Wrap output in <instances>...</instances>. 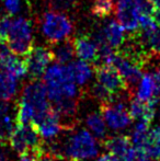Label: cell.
I'll return each instance as SVG.
<instances>
[{
	"label": "cell",
	"instance_id": "6da1fadb",
	"mask_svg": "<svg viewBox=\"0 0 160 161\" xmlns=\"http://www.w3.org/2000/svg\"><path fill=\"white\" fill-rule=\"evenodd\" d=\"M54 153L62 156L64 159L75 161H89L93 160L101 153V142L96 136H93L87 128L71 129L62 144L52 142Z\"/></svg>",
	"mask_w": 160,
	"mask_h": 161
},
{
	"label": "cell",
	"instance_id": "7a4b0ae2",
	"mask_svg": "<svg viewBox=\"0 0 160 161\" xmlns=\"http://www.w3.org/2000/svg\"><path fill=\"white\" fill-rule=\"evenodd\" d=\"M51 108L46 88L39 79H32L21 91L15 110V122L34 124Z\"/></svg>",
	"mask_w": 160,
	"mask_h": 161
},
{
	"label": "cell",
	"instance_id": "3957f363",
	"mask_svg": "<svg viewBox=\"0 0 160 161\" xmlns=\"http://www.w3.org/2000/svg\"><path fill=\"white\" fill-rule=\"evenodd\" d=\"M43 83L53 105L67 100H77L80 94L79 86L71 78L66 64L56 63L48 66L43 75Z\"/></svg>",
	"mask_w": 160,
	"mask_h": 161
},
{
	"label": "cell",
	"instance_id": "277c9868",
	"mask_svg": "<svg viewBox=\"0 0 160 161\" xmlns=\"http://www.w3.org/2000/svg\"><path fill=\"white\" fill-rule=\"evenodd\" d=\"M124 94L125 93L113 97L101 105L100 113L104 119L108 128L114 133L125 130L133 123Z\"/></svg>",
	"mask_w": 160,
	"mask_h": 161
},
{
	"label": "cell",
	"instance_id": "5b68a950",
	"mask_svg": "<svg viewBox=\"0 0 160 161\" xmlns=\"http://www.w3.org/2000/svg\"><path fill=\"white\" fill-rule=\"evenodd\" d=\"M7 43L12 53L18 56H25L33 47L32 22L23 17L12 18Z\"/></svg>",
	"mask_w": 160,
	"mask_h": 161
},
{
	"label": "cell",
	"instance_id": "8992f818",
	"mask_svg": "<svg viewBox=\"0 0 160 161\" xmlns=\"http://www.w3.org/2000/svg\"><path fill=\"white\" fill-rule=\"evenodd\" d=\"M41 31L48 42L56 43L70 36L74 31V24L64 12L51 10L43 15Z\"/></svg>",
	"mask_w": 160,
	"mask_h": 161
},
{
	"label": "cell",
	"instance_id": "52a82bcc",
	"mask_svg": "<svg viewBox=\"0 0 160 161\" xmlns=\"http://www.w3.org/2000/svg\"><path fill=\"white\" fill-rule=\"evenodd\" d=\"M40 136L33 124L17 123L8 137L9 146L18 155L41 148Z\"/></svg>",
	"mask_w": 160,
	"mask_h": 161
},
{
	"label": "cell",
	"instance_id": "ba28073f",
	"mask_svg": "<svg viewBox=\"0 0 160 161\" xmlns=\"http://www.w3.org/2000/svg\"><path fill=\"white\" fill-rule=\"evenodd\" d=\"M113 66L118 69L128 89L134 90L135 86L144 74V65L136 58L118 49Z\"/></svg>",
	"mask_w": 160,
	"mask_h": 161
},
{
	"label": "cell",
	"instance_id": "9c48e42d",
	"mask_svg": "<svg viewBox=\"0 0 160 161\" xmlns=\"http://www.w3.org/2000/svg\"><path fill=\"white\" fill-rule=\"evenodd\" d=\"M97 82L101 85L112 97L125 93L128 90L125 81L119 74L118 69L113 65L100 64L94 69Z\"/></svg>",
	"mask_w": 160,
	"mask_h": 161
},
{
	"label": "cell",
	"instance_id": "30bf717a",
	"mask_svg": "<svg viewBox=\"0 0 160 161\" xmlns=\"http://www.w3.org/2000/svg\"><path fill=\"white\" fill-rule=\"evenodd\" d=\"M40 138L46 142H55L63 133V119L53 108H51L34 124Z\"/></svg>",
	"mask_w": 160,
	"mask_h": 161
},
{
	"label": "cell",
	"instance_id": "8fae6325",
	"mask_svg": "<svg viewBox=\"0 0 160 161\" xmlns=\"http://www.w3.org/2000/svg\"><path fill=\"white\" fill-rule=\"evenodd\" d=\"M53 59L54 57L51 48L44 46L32 47L24 58L28 76L31 79L41 78Z\"/></svg>",
	"mask_w": 160,
	"mask_h": 161
},
{
	"label": "cell",
	"instance_id": "7c38bea8",
	"mask_svg": "<svg viewBox=\"0 0 160 161\" xmlns=\"http://www.w3.org/2000/svg\"><path fill=\"white\" fill-rule=\"evenodd\" d=\"M116 18L124 30L135 33L138 30L139 12L137 0H118L115 6Z\"/></svg>",
	"mask_w": 160,
	"mask_h": 161
},
{
	"label": "cell",
	"instance_id": "4fadbf2b",
	"mask_svg": "<svg viewBox=\"0 0 160 161\" xmlns=\"http://www.w3.org/2000/svg\"><path fill=\"white\" fill-rule=\"evenodd\" d=\"M96 38L98 44L108 45L118 51L125 42L124 29L119 22L110 20L98 31Z\"/></svg>",
	"mask_w": 160,
	"mask_h": 161
},
{
	"label": "cell",
	"instance_id": "5bb4252c",
	"mask_svg": "<svg viewBox=\"0 0 160 161\" xmlns=\"http://www.w3.org/2000/svg\"><path fill=\"white\" fill-rule=\"evenodd\" d=\"M75 55L88 63H96L99 57V45L88 35H78L73 40Z\"/></svg>",
	"mask_w": 160,
	"mask_h": 161
},
{
	"label": "cell",
	"instance_id": "9a60e30c",
	"mask_svg": "<svg viewBox=\"0 0 160 161\" xmlns=\"http://www.w3.org/2000/svg\"><path fill=\"white\" fill-rule=\"evenodd\" d=\"M127 106L133 121H146L149 123L152 122L156 115L157 108H158V105L156 104L145 103V102L139 101L135 97L130 99Z\"/></svg>",
	"mask_w": 160,
	"mask_h": 161
},
{
	"label": "cell",
	"instance_id": "2e32d148",
	"mask_svg": "<svg viewBox=\"0 0 160 161\" xmlns=\"http://www.w3.org/2000/svg\"><path fill=\"white\" fill-rule=\"evenodd\" d=\"M68 70L70 72L71 78L79 87H85L92 80L94 75V69L91 65L85 60H74L66 64Z\"/></svg>",
	"mask_w": 160,
	"mask_h": 161
},
{
	"label": "cell",
	"instance_id": "e0dca14e",
	"mask_svg": "<svg viewBox=\"0 0 160 161\" xmlns=\"http://www.w3.org/2000/svg\"><path fill=\"white\" fill-rule=\"evenodd\" d=\"M135 97L138 99L139 101L148 102L152 101L155 99H160V97L157 96V90L156 85H155L152 75L147 72V74H143L141 78L135 86Z\"/></svg>",
	"mask_w": 160,
	"mask_h": 161
},
{
	"label": "cell",
	"instance_id": "ac0fdd59",
	"mask_svg": "<svg viewBox=\"0 0 160 161\" xmlns=\"http://www.w3.org/2000/svg\"><path fill=\"white\" fill-rule=\"evenodd\" d=\"M19 79L11 72L0 70V100L10 102L18 96Z\"/></svg>",
	"mask_w": 160,
	"mask_h": 161
},
{
	"label": "cell",
	"instance_id": "d6986e66",
	"mask_svg": "<svg viewBox=\"0 0 160 161\" xmlns=\"http://www.w3.org/2000/svg\"><path fill=\"white\" fill-rule=\"evenodd\" d=\"M104 147L108 153L124 159L125 156L128 153L130 148L133 147L130 139L128 136L125 135H114L107 137L104 139Z\"/></svg>",
	"mask_w": 160,
	"mask_h": 161
},
{
	"label": "cell",
	"instance_id": "ffe728a7",
	"mask_svg": "<svg viewBox=\"0 0 160 161\" xmlns=\"http://www.w3.org/2000/svg\"><path fill=\"white\" fill-rule=\"evenodd\" d=\"M0 65H1L2 69L11 72L19 80L28 76L25 60L18 57V55H15L12 52H9L6 55L0 57Z\"/></svg>",
	"mask_w": 160,
	"mask_h": 161
},
{
	"label": "cell",
	"instance_id": "44dd1931",
	"mask_svg": "<svg viewBox=\"0 0 160 161\" xmlns=\"http://www.w3.org/2000/svg\"><path fill=\"white\" fill-rule=\"evenodd\" d=\"M85 126L99 140H104L108 137L109 128L100 112L89 113L85 119Z\"/></svg>",
	"mask_w": 160,
	"mask_h": 161
},
{
	"label": "cell",
	"instance_id": "7402d4cb",
	"mask_svg": "<svg viewBox=\"0 0 160 161\" xmlns=\"http://www.w3.org/2000/svg\"><path fill=\"white\" fill-rule=\"evenodd\" d=\"M51 49L54 59L59 64H68L69 62L73 60L74 55H75L73 41H70L69 38L53 43Z\"/></svg>",
	"mask_w": 160,
	"mask_h": 161
},
{
	"label": "cell",
	"instance_id": "603a6c76",
	"mask_svg": "<svg viewBox=\"0 0 160 161\" xmlns=\"http://www.w3.org/2000/svg\"><path fill=\"white\" fill-rule=\"evenodd\" d=\"M150 124L152 123L146 121H135V124L133 126L130 135V139L133 147L143 150L144 146H145L146 142H147L149 130L152 128Z\"/></svg>",
	"mask_w": 160,
	"mask_h": 161
},
{
	"label": "cell",
	"instance_id": "cb8c5ba5",
	"mask_svg": "<svg viewBox=\"0 0 160 161\" xmlns=\"http://www.w3.org/2000/svg\"><path fill=\"white\" fill-rule=\"evenodd\" d=\"M143 150L152 159L156 161L160 159V126L150 128L147 142Z\"/></svg>",
	"mask_w": 160,
	"mask_h": 161
},
{
	"label": "cell",
	"instance_id": "d4e9b609",
	"mask_svg": "<svg viewBox=\"0 0 160 161\" xmlns=\"http://www.w3.org/2000/svg\"><path fill=\"white\" fill-rule=\"evenodd\" d=\"M113 0H94L92 4L91 12L98 18H105L114 11Z\"/></svg>",
	"mask_w": 160,
	"mask_h": 161
},
{
	"label": "cell",
	"instance_id": "484cf974",
	"mask_svg": "<svg viewBox=\"0 0 160 161\" xmlns=\"http://www.w3.org/2000/svg\"><path fill=\"white\" fill-rule=\"evenodd\" d=\"M49 7L56 11H69L76 6L77 0H48Z\"/></svg>",
	"mask_w": 160,
	"mask_h": 161
},
{
	"label": "cell",
	"instance_id": "4316f807",
	"mask_svg": "<svg viewBox=\"0 0 160 161\" xmlns=\"http://www.w3.org/2000/svg\"><path fill=\"white\" fill-rule=\"evenodd\" d=\"M3 7L9 15H15L22 10L23 0H3Z\"/></svg>",
	"mask_w": 160,
	"mask_h": 161
},
{
	"label": "cell",
	"instance_id": "83f0119b",
	"mask_svg": "<svg viewBox=\"0 0 160 161\" xmlns=\"http://www.w3.org/2000/svg\"><path fill=\"white\" fill-rule=\"evenodd\" d=\"M40 151L41 148L36 151H28V153H20L18 161H40V157H39Z\"/></svg>",
	"mask_w": 160,
	"mask_h": 161
},
{
	"label": "cell",
	"instance_id": "f1b7e54d",
	"mask_svg": "<svg viewBox=\"0 0 160 161\" xmlns=\"http://www.w3.org/2000/svg\"><path fill=\"white\" fill-rule=\"evenodd\" d=\"M152 75V78H154L155 85H156L157 96L160 97V65L155 67V70Z\"/></svg>",
	"mask_w": 160,
	"mask_h": 161
},
{
	"label": "cell",
	"instance_id": "f546056e",
	"mask_svg": "<svg viewBox=\"0 0 160 161\" xmlns=\"http://www.w3.org/2000/svg\"><path fill=\"white\" fill-rule=\"evenodd\" d=\"M11 113V106L9 104V102L0 100V119L3 117L4 115L10 114Z\"/></svg>",
	"mask_w": 160,
	"mask_h": 161
},
{
	"label": "cell",
	"instance_id": "4dcf8cb0",
	"mask_svg": "<svg viewBox=\"0 0 160 161\" xmlns=\"http://www.w3.org/2000/svg\"><path fill=\"white\" fill-rule=\"evenodd\" d=\"M0 161H9V151L1 142H0Z\"/></svg>",
	"mask_w": 160,
	"mask_h": 161
},
{
	"label": "cell",
	"instance_id": "1f68e13d",
	"mask_svg": "<svg viewBox=\"0 0 160 161\" xmlns=\"http://www.w3.org/2000/svg\"><path fill=\"white\" fill-rule=\"evenodd\" d=\"M6 139H8V137H7L6 133H4L3 128H2L1 122H0V142H3Z\"/></svg>",
	"mask_w": 160,
	"mask_h": 161
},
{
	"label": "cell",
	"instance_id": "d6a6232c",
	"mask_svg": "<svg viewBox=\"0 0 160 161\" xmlns=\"http://www.w3.org/2000/svg\"><path fill=\"white\" fill-rule=\"evenodd\" d=\"M154 19H155V21H156V23H157V25H159L160 26V9H158V10H155V12H154Z\"/></svg>",
	"mask_w": 160,
	"mask_h": 161
},
{
	"label": "cell",
	"instance_id": "836d02e7",
	"mask_svg": "<svg viewBox=\"0 0 160 161\" xmlns=\"http://www.w3.org/2000/svg\"><path fill=\"white\" fill-rule=\"evenodd\" d=\"M156 9H160V0H149Z\"/></svg>",
	"mask_w": 160,
	"mask_h": 161
},
{
	"label": "cell",
	"instance_id": "e575fe53",
	"mask_svg": "<svg viewBox=\"0 0 160 161\" xmlns=\"http://www.w3.org/2000/svg\"><path fill=\"white\" fill-rule=\"evenodd\" d=\"M65 161H75V160H70V159H65Z\"/></svg>",
	"mask_w": 160,
	"mask_h": 161
},
{
	"label": "cell",
	"instance_id": "d590c367",
	"mask_svg": "<svg viewBox=\"0 0 160 161\" xmlns=\"http://www.w3.org/2000/svg\"><path fill=\"white\" fill-rule=\"evenodd\" d=\"M159 121H160V108H159Z\"/></svg>",
	"mask_w": 160,
	"mask_h": 161
}]
</instances>
